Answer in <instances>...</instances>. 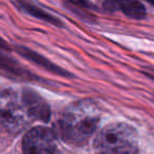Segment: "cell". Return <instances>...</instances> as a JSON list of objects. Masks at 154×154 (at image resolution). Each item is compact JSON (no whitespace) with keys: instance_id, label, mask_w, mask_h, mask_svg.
<instances>
[{"instance_id":"cell-7","label":"cell","mask_w":154,"mask_h":154,"mask_svg":"<svg viewBox=\"0 0 154 154\" xmlns=\"http://www.w3.org/2000/svg\"><path fill=\"white\" fill-rule=\"evenodd\" d=\"M14 1L24 13L29 14L33 17H36L38 19L48 22V23H51L55 26H59V28L63 26V23L57 17H55L54 15L50 14L49 12L45 11L40 7L36 5L32 0H14Z\"/></svg>"},{"instance_id":"cell-10","label":"cell","mask_w":154,"mask_h":154,"mask_svg":"<svg viewBox=\"0 0 154 154\" xmlns=\"http://www.w3.org/2000/svg\"><path fill=\"white\" fill-rule=\"evenodd\" d=\"M0 50H9V45L2 38H0Z\"/></svg>"},{"instance_id":"cell-3","label":"cell","mask_w":154,"mask_h":154,"mask_svg":"<svg viewBox=\"0 0 154 154\" xmlns=\"http://www.w3.org/2000/svg\"><path fill=\"white\" fill-rule=\"evenodd\" d=\"M31 118L21 93L13 91L0 93V124L13 133L21 131L30 124Z\"/></svg>"},{"instance_id":"cell-9","label":"cell","mask_w":154,"mask_h":154,"mask_svg":"<svg viewBox=\"0 0 154 154\" xmlns=\"http://www.w3.org/2000/svg\"><path fill=\"white\" fill-rule=\"evenodd\" d=\"M73 8L79 9L82 11H94L95 7L89 0H66Z\"/></svg>"},{"instance_id":"cell-1","label":"cell","mask_w":154,"mask_h":154,"mask_svg":"<svg viewBox=\"0 0 154 154\" xmlns=\"http://www.w3.org/2000/svg\"><path fill=\"white\" fill-rule=\"evenodd\" d=\"M99 118V111L94 101H76L62 113L59 122L60 134L70 145L82 146L95 133Z\"/></svg>"},{"instance_id":"cell-8","label":"cell","mask_w":154,"mask_h":154,"mask_svg":"<svg viewBox=\"0 0 154 154\" xmlns=\"http://www.w3.org/2000/svg\"><path fill=\"white\" fill-rule=\"evenodd\" d=\"M17 50H18V53H19L22 57H26V59L33 61L34 63H36L37 66H42L43 69L49 70L50 72L54 73V74L61 75V76H70V74H69L66 71H64L63 69L59 68L58 66H56L55 63L51 62L49 59L45 58L43 56L37 54L36 52L31 51V50L26 49V48H18Z\"/></svg>"},{"instance_id":"cell-5","label":"cell","mask_w":154,"mask_h":154,"mask_svg":"<svg viewBox=\"0 0 154 154\" xmlns=\"http://www.w3.org/2000/svg\"><path fill=\"white\" fill-rule=\"evenodd\" d=\"M21 97L31 118L47 122L50 118V108L48 103L36 92L26 89L21 92Z\"/></svg>"},{"instance_id":"cell-4","label":"cell","mask_w":154,"mask_h":154,"mask_svg":"<svg viewBox=\"0 0 154 154\" xmlns=\"http://www.w3.org/2000/svg\"><path fill=\"white\" fill-rule=\"evenodd\" d=\"M22 151L23 154H57V138L49 128L36 127L22 139Z\"/></svg>"},{"instance_id":"cell-2","label":"cell","mask_w":154,"mask_h":154,"mask_svg":"<svg viewBox=\"0 0 154 154\" xmlns=\"http://www.w3.org/2000/svg\"><path fill=\"white\" fill-rule=\"evenodd\" d=\"M94 150L96 154H137V133L127 124L108 125L97 133Z\"/></svg>"},{"instance_id":"cell-6","label":"cell","mask_w":154,"mask_h":154,"mask_svg":"<svg viewBox=\"0 0 154 154\" xmlns=\"http://www.w3.org/2000/svg\"><path fill=\"white\" fill-rule=\"evenodd\" d=\"M103 7L109 12L119 11L133 19H141L146 16L145 7L137 0H103Z\"/></svg>"},{"instance_id":"cell-11","label":"cell","mask_w":154,"mask_h":154,"mask_svg":"<svg viewBox=\"0 0 154 154\" xmlns=\"http://www.w3.org/2000/svg\"><path fill=\"white\" fill-rule=\"evenodd\" d=\"M146 1H147V2H149L150 5H153V7H154V0H146Z\"/></svg>"}]
</instances>
